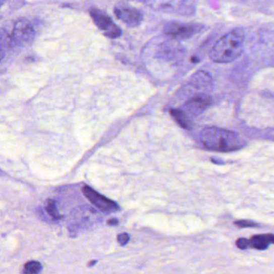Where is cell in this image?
<instances>
[{
	"label": "cell",
	"instance_id": "obj_1",
	"mask_svg": "<svg viewBox=\"0 0 274 274\" xmlns=\"http://www.w3.org/2000/svg\"><path fill=\"white\" fill-rule=\"evenodd\" d=\"M245 32L237 28L220 38L209 52L210 59L214 63L229 64L241 57L244 51Z\"/></svg>",
	"mask_w": 274,
	"mask_h": 274
},
{
	"label": "cell",
	"instance_id": "obj_2",
	"mask_svg": "<svg viewBox=\"0 0 274 274\" xmlns=\"http://www.w3.org/2000/svg\"><path fill=\"white\" fill-rule=\"evenodd\" d=\"M199 139L206 148L215 151H233L242 146L241 139L236 133L217 127H208L202 130Z\"/></svg>",
	"mask_w": 274,
	"mask_h": 274
},
{
	"label": "cell",
	"instance_id": "obj_3",
	"mask_svg": "<svg viewBox=\"0 0 274 274\" xmlns=\"http://www.w3.org/2000/svg\"><path fill=\"white\" fill-rule=\"evenodd\" d=\"M204 26L199 24L169 22L165 24L163 32L175 40H186L201 32Z\"/></svg>",
	"mask_w": 274,
	"mask_h": 274
},
{
	"label": "cell",
	"instance_id": "obj_4",
	"mask_svg": "<svg viewBox=\"0 0 274 274\" xmlns=\"http://www.w3.org/2000/svg\"><path fill=\"white\" fill-rule=\"evenodd\" d=\"M89 15L97 28L106 37L116 39L122 36L123 31L113 21L106 12L98 8H93L89 11Z\"/></svg>",
	"mask_w": 274,
	"mask_h": 274
},
{
	"label": "cell",
	"instance_id": "obj_5",
	"mask_svg": "<svg viewBox=\"0 0 274 274\" xmlns=\"http://www.w3.org/2000/svg\"><path fill=\"white\" fill-rule=\"evenodd\" d=\"M35 37V30L29 20L21 19L15 23L10 35V47L28 44Z\"/></svg>",
	"mask_w": 274,
	"mask_h": 274
},
{
	"label": "cell",
	"instance_id": "obj_6",
	"mask_svg": "<svg viewBox=\"0 0 274 274\" xmlns=\"http://www.w3.org/2000/svg\"><path fill=\"white\" fill-rule=\"evenodd\" d=\"M115 16L130 28H136L142 24L143 16L140 11L128 4H119L114 9Z\"/></svg>",
	"mask_w": 274,
	"mask_h": 274
},
{
	"label": "cell",
	"instance_id": "obj_7",
	"mask_svg": "<svg viewBox=\"0 0 274 274\" xmlns=\"http://www.w3.org/2000/svg\"><path fill=\"white\" fill-rule=\"evenodd\" d=\"M82 192L91 203H93L95 207H97L101 211H116L119 210V206L115 201L99 194L90 187L88 186L84 187L82 188Z\"/></svg>",
	"mask_w": 274,
	"mask_h": 274
},
{
	"label": "cell",
	"instance_id": "obj_8",
	"mask_svg": "<svg viewBox=\"0 0 274 274\" xmlns=\"http://www.w3.org/2000/svg\"><path fill=\"white\" fill-rule=\"evenodd\" d=\"M211 98L209 95L204 93H199L191 97L189 101L186 102L184 105V109L183 111L188 115L197 116L202 112L205 111L206 108L211 105ZM190 118V117H189Z\"/></svg>",
	"mask_w": 274,
	"mask_h": 274
},
{
	"label": "cell",
	"instance_id": "obj_9",
	"mask_svg": "<svg viewBox=\"0 0 274 274\" xmlns=\"http://www.w3.org/2000/svg\"><path fill=\"white\" fill-rule=\"evenodd\" d=\"M160 9L166 12H173L184 16H192L195 8L188 0H170L160 5Z\"/></svg>",
	"mask_w": 274,
	"mask_h": 274
},
{
	"label": "cell",
	"instance_id": "obj_10",
	"mask_svg": "<svg viewBox=\"0 0 274 274\" xmlns=\"http://www.w3.org/2000/svg\"><path fill=\"white\" fill-rule=\"evenodd\" d=\"M190 83L195 89L200 92H207L213 87V79L211 74L206 71H199L191 78Z\"/></svg>",
	"mask_w": 274,
	"mask_h": 274
},
{
	"label": "cell",
	"instance_id": "obj_11",
	"mask_svg": "<svg viewBox=\"0 0 274 274\" xmlns=\"http://www.w3.org/2000/svg\"><path fill=\"white\" fill-rule=\"evenodd\" d=\"M184 48L173 43H164L158 51L159 58L168 61H176L184 56Z\"/></svg>",
	"mask_w": 274,
	"mask_h": 274
},
{
	"label": "cell",
	"instance_id": "obj_12",
	"mask_svg": "<svg viewBox=\"0 0 274 274\" xmlns=\"http://www.w3.org/2000/svg\"><path fill=\"white\" fill-rule=\"evenodd\" d=\"M250 241V245L254 249H258V250H264V249H268L269 245L273 244V235H256V236L252 237L251 241Z\"/></svg>",
	"mask_w": 274,
	"mask_h": 274
},
{
	"label": "cell",
	"instance_id": "obj_13",
	"mask_svg": "<svg viewBox=\"0 0 274 274\" xmlns=\"http://www.w3.org/2000/svg\"><path fill=\"white\" fill-rule=\"evenodd\" d=\"M170 114L182 127L188 129V130L191 129V119L183 109H181V108H172V109H170Z\"/></svg>",
	"mask_w": 274,
	"mask_h": 274
},
{
	"label": "cell",
	"instance_id": "obj_14",
	"mask_svg": "<svg viewBox=\"0 0 274 274\" xmlns=\"http://www.w3.org/2000/svg\"><path fill=\"white\" fill-rule=\"evenodd\" d=\"M42 271V265L38 261H29L24 265V273L36 274Z\"/></svg>",
	"mask_w": 274,
	"mask_h": 274
},
{
	"label": "cell",
	"instance_id": "obj_15",
	"mask_svg": "<svg viewBox=\"0 0 274 274\" xmlns=\"http://www.w3.org/2000/svg\"><path fill=\"white\" fill-rule=\"evenodd\" d=\"M46 212L52 217L53 219L60 220L62 218V215H60V213L58 211V207H57V203L53 199H47V205L45 208Z\"/></svg>",
	"mask_w": 274,
	"mask_h": 274
},
{
	"label": "cell",
	"instance_id": "obj_16",
	"mask_svg": "<svg viewBox=\"0 0 274 274\" xmlns=\"http://www.w3.org/2000/svg\"><path fill=\"white\" fill-rule=\"evenodd\" d=\"M234 224L239 228L256 227V226H257L255 222L249 221H236Z\"/></svg>",
	"mask_w": 274,
	"mask_h": 274
},
{
	"label": "cell",
	"instance_id": "obj_17",
	"mask_svg": "<svg viewBox=\"0 0 274 274\" xmlns=\"http://www.w3.org/2000/svg\"><path fill=\"white\" fill-rule=\"evenodd\" d=\"M250 245V241L245 238H240L237 241V246L239 249H245Z\"/></svg>",
	"mask_w": 274,
	"mask_h": 274
},
{
	"label": "cell",
	"instance_id": "obj_18",
	"mask_svg": "<svg viewBox=\"0 0 274 274\" xmlns=\"http://www.w3.org/2000/svg\"><path fill=\"white\" fill-rule=\"evenodd\" d=\"M129 240H130V237L127 233H122V234L119 235L118 237V241L120 243L121 245H124L128 243Z\"/></svg>",
	"mask_w": 274,
	"mask_h": 274
},
{
	"label": "cell",
	"instance_id": "obj_19",
	"mask_svg": "<svg viewBox=\"0 0 274 274\" xmlns=\"http://www.w3.org/2000/svg\"><path fill=\"white\" fill-rule=\"evenodd\" d=\"M108 225H117L118 224H119V221H118V220L116 219H111L109 220V221H108Z\"/></svg>",
	"mask_w": 274,
	"mask_h": 274
},
{
	"label": "cell",
	"instance_id": "obj_20",
	"mask_svg": "<svg viewBox=\"0 0 274 274\" xmlns=\"http://www.w3.org/2000/svg\"><path fill=\"white\" fill-rule=\"evenodd\" d=\"M4 58V51L3 49L2 46L0 45V62L2 61L3 58Z\"/></svg>",
	"mask_w": 274,
	"mask_h": 274
},
{
	"label": "cell",
	"instance_id": "obj_21",
	"mask_svg": "<svg viewBox=\"0 0 274 274\" xmlns=\"http://www.w3.org/2000/svg\"><path fill=\"white\" fill-rule=\"evenodd\" d=\"M6 176V174L4 173V172H3L2 170H0V176Z\"/></svg>",
	"mask_w": 274,
	"mask_h": 274
},
{
	"label": "cell",
	"instance_id": "obj_22",
	"mask_svg": "<svg viewBox=\"0 0 274 274\" xmlns=\"http://www.w3.org/2000/svg\"><path fill=\"white\" fill-rule=\"evenodd\" d=\"M5 1H6V0H0V7L2 6L3 4L5 3Z\"/></svg>",
	"mask_w": 274,
	"mask_h": 274
},
{
	"label": "cell",
	"instance_id": "obj_23",
	"mask_svg": "<svg viewBox=\"0 0 274 274\" xmlns=\"http://www.w3.org/2000/svg\"><path fill=\"white\" fill-rule=\"evenodd\" d=\"M95 263H96V260H93V262L89 263V266H92V265H93V264H94Z\"/></svg>",
	"mask_w": 274,
	"mask_h": 274
}]
</instances>
